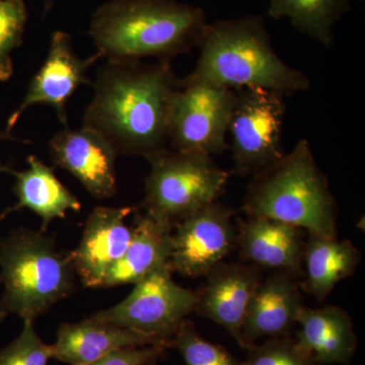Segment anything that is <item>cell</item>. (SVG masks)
<instances>
[{
  "instance_id": "30bf717a",
  "label": "cell",
  "mask_w": 365,
  "mask_h": 365,
  "mask_svg": "<svg viewBox=\"0 0 365 365\" xmlns=\"http://www.w3.org/2000/svg\"><path fill=\"white\" fill-rule=\"evenodd\" d=\"M234 212L216 201L175 223L168 266L197 278L223 262L235 244Z\"/></svg>"
},
{
  "instance_id": "4316f807",
  "label": "cell",
  "mask_w": 365,
  "mask_h": 365,
  "mask_svg": "<svg viewBox=\"0 0 365 365\" xmlns=\"http://www.w3.org/2000/svg\"><path fill=\"white\" fill-rule=\"evenodd\" d=\"M167 348L163 346H139L115 350L86 365H150L155 364Z\"/></svg>"
},
{
  "instance_id": "7c38bea8",
  "label": "cell",
  "mask_w": 365,
  "mask_h": 365,
  "mask_svg": "<svg viewBox=\"0 0 365 365\" xmlns=\"http://www.w3.org/2000/svg\"><path fill=\"white\" fill-rule=\"evenodd\" d=\"M48 148L53 163L73 175L91 196L107 199L116 194L118 153L102 134L85 126L66 127Z\"/></svg>"
},
{
  "instance_id": "5b68a950",
  "label": "cell",
  "mask_w": 365,
  "mask_h": 365,
  "mask_svg": "<svg viewBox=\"0 0 365 365\" xmlns=\"http://www.w3.org/2000/svg\"><path fill=\"white\" fill-rule=\"evenodd\" d=\"M0 312L35 321L74 290L71 257L45 232L14 230L0 242Z\"/></svg>"
},
{
  "instance_id": "6da1fadb",
  "label": "cell",
  "mask_w": 365,
  "mask_h": 365,
  "mask_svg": "<svg viewBox=\"0 0 365 365\" xmlns=\"http://www.w3.org/2000/svg\"><path fill=\"white\" fill-rule=\"evenodd\" d=\"M181 83L170 61H112L98 69L83 126L102 134L118 155L146 158L167 148L173 93Z\"/></svg>"
},
{
  "instance_id": "9c48e42d",
  "label": "cell",
  "mask_w": 365,
  "mask_h": 365,
  "mask_svg": "<svg viewBox=\"0 0 365 365\" xmlns=\"http://www.w3.org/2000/svg\"><path fill=\"white\" fill-rule=\"evenodd\" d=\"M284 96L263 88L235 91L228 133L235 174H257L284 157Z\"/></svg>"
},
{
  "instance_id": "f546056e",
  "label": "cell",
  "mask_w": 365,
  "mask_h": 365,
  "mask_svg": "<svg viewBox=\"0 0 365 365\" xmlns=\"http://www.w3.org/2000/svg\"><path fill=\"white\" fill-rule=\"evenodd\" d=\"M6 314H4V313H1V312H0V324L2 323V321H4V318H6Z\"/></svg>"
},
{
  "instance_id": "2e32d148",
  "label": "cell",
  "mask_w": 365,
  "mask_h": 365,
  "mask_svg": "<svg viewBox=\"0 0 365 365\" xmlns=\"http://www.w3.org/2000/svg\"><path fill=\"white\" fill-rule=\"evenodd\" d=\"M302 307L297 276L272 272L263 278L250 302L242 331V348L261 338L287 337Z\"/></svg>"
},
{
  "instance_id": "ba28073f",
  "label": "cell",
  "mask_w": 365,
  "mask_h": 365,
  "mask_svg": "<svg viewBox=\"0 0 365 365\" xmlns=\"http://www.w3.org/2000/svg\"><path fill=\"white\" fill-rule=\"evenodd\" d=\"M172 273L168 264H163L135 283L126 299L91 317L143 334L169 348L173 335L193 313L197 302L196 292L175 282Z\"/></svg>"
},
{
  "instance_id": "3957f363",
  "label": "cell",
  "mask_w": 365,
  "mask_h": 365,
  "mask_svg": "<svg viewBox=\"0 0 365 365\" xmlns=\"http://www.w3.org/2000/svg\"><path fill=\"white\" fill-rule=\"evenodd\" d=\"M195 68L187 78L230 90L263 88L288 97L311 88V79L274 51L261 16L217 21L206 28Z\"/></svg>"
},
{
  "instance_id": "ac0fdd59",
  "label": "cell",
  "mask_w": 365,
  "mask_h": 365,
  "mask_svg": "<svg viewBox=\"0 0 365 365\" xmlns=\"http://www.w3.org/2000/svg\"><path fill=\"white\" fill-rule=\"evenodd\" d=\"M297 342L321 365L347 364L354 355L357 341L352 319L339 307L312 309L302 306L297 317Z\"/></svg>"
},
{
  "instance_id": "4fadbf2b",
  "label": "cell",
  "mask_w": 365,
  "mask_h": 365,
  "mask_svg": "<svg viewBox=\"0 0 365 365\" xmlns=\"http://www.w3.org/2000/svg\"><path fill=\"white\" fill-rule=\"evenodd\" d=\"M131 207L98 206L88 215L78 246L69 253L74 272L88 288H100L108 271L122 258L133 227L126 222Z\"/></svg>"
},
{
  "instance_id": "484cf974",
  "label": "cell",
  "mask_w": 365,
  "mask_h": 365,
  "mask_svg": "<svg viewBox=\"0 0 365 365\" xmlns=\"http://www.w3.org/2000/svg\"><path fill=\"white\" fill-rule=\"evenodd\" d=\"M51 359V347L41 340L31 319H24L20 336L0 349V365H47Z\"/></svg>"
},
{
  "instance_id": "5bb4252c",
  "label": "cell",
  "mask_w": 365,
  "mask_h": 365,
  "mask_svg": "<svg viewBox=\"0 0 365 365\" xmlns=\"http://www.w3.org/2000/svg\"><path fill=\"white\" fill-rule=\"evenodd\" d=\"M205 276V284L196 292L194 313L223 327L242 347V326L263 270L245 262H222Z\"/></svg>"
},
{
  "instance_id": "52a82bcc",
  "label": "cell",
  "mask_w": 365,
  "mask_h": 365,
  "mask_svg": "<svg viewBox=\"0 0 365 365\" xmlns=\"http://www.w3.org/2000/svg\"><path fill=\"white\" fill-rule=\"evenodd\" d=\"M235 91L185 78L170 97L168 141L172 150L212 157L228 148Z\"/></svg>"
},
{
  "instance_id": "f1b7e54d",
  "label": "cell",
  "mask_w": 365,
  "mask_h": 365,
  "mask_svg": "<svg viewBox=\"0 0 365 365\" xmlns=\"http://www.w3.org/2000/svg\"><path fill=\"white\" fill-rule=\"evenodd\" d=\"M52 6V0H47V2H46V11H48V9H50V7Z\"/></svg>"
},
{
  "instance_id": "cb8c5ba5",
  "label": "cell",
  "mask_w": 365,
  "mask_h": 365,
  "mask_svg": "<svg viewBox=\"0 0 365 365\" xmlns=\"http://www.w3.org/2000/svg\"><path fill=\"white\" fill-rule=\"evenodd\" d=\"M26 20L24 0H0V81L13 76L11 52L23 43Z\"/></svg>"
},
{
  "instance_id": "8fae6325",
  "label": "cell",
  "mask_w": 365,
  "mask_h": 365,
  "mask_svg": "<svg viewBox=\"0 0 365 365\" xmlns=\"http://www.w3.org/2000/svg\"><path fill=\"white\" fill-rule=\"evenodd\" d=\"M100 58L98 53L81 58L74 52L69 34L62 31L53 33L47 57L31 79L23 102L7 119L6 131L11 132L24 112L37 105L53 108L60 123L67 127V103L79 86L91 83L86 73Z\"/></svg>"
},
{
  "instance_id": "7a4b0ae2",
  "label": "cell",
  "mask_w": 365,
  "mask_h": 365,
  "mask_svg": "<svg viewBox=\"0 0 365 365\" xmlns=\"http://www.w3.org/2000/svg\"><path fill=\"white\" fill-rule=\"evenodd\" d=\"M207 26L202 9L176 0H114L93 14L90 34L101 58L172 62L199 47Z\"/></svg>"
},
{
  "instance_id": "83f0119b",
  "label": "cell",
  "mask_w": 365,
  "mask_h": 365,
  "mask_svg": "<svg viewBox=\"0 0 365 365\" xmlns=\"http://www.w3.org/2000/svg\"><path fill=\"white\" fill-rule=\"evenodd\" d=\"M0 140H16L18 141V138L11 135V132L4 131L0 132Z\"/></svg>"
},
{
  "instance_id": "d4e9b609",
  "label": "cell",
  "mask_w": 365,
  "mask_h": 365,
  "mask_svg": "<svg viewBox=\"0 0 365 365\" xmlns=\"http://www.w3.org/2000/svg\"><path fill=\"white\" fill-rule=\"evenodd\" d=\"M246 350L248 356L242 365H316L311 354L288 336L255 343Z\"/></svg>"
},
{
  "instance_id": "277c9868",
  "label": "cell",
  "mask_w": 365,
  "mask_h": 365,
  "mask_svg": "<svg viewBox=\"0 0 365 365\" xmlns=\"http://www.w3.org/2000/svg\"><path fill=\"white\" fill-rule=\"evenodd\" d=\"M244 210L249 217L272 218L307 235L337 237V203L307 139L253 175Z\"/></svg>"
},
{
  "instance_id": "ffe728a7",
  "label": "cell",
  "mask_w": 365,
  "mask_h": 365,
  "mask_svg": "<svg viewBox=\"0 0 365 365\" xmlns=\"http://www.w3.org/2000/svg\"><path fill=\"white\" fill-rule=\"evenodd\" d=\"M28 169L16 172L0 165V170L16 178L14 191L18 202L4 211L0 220L9 213L26 208L36 213L41 220V230L45 232L48 225L57 218H66L69 210L78 212L81 203L68 189L59 181L54 170L35 155L28 158Z\"/></svg>"
},
{
  "instance_id": "9a60e30c",
  "label": "cell",
  "mask_w": 365,
  "mask_h": 365,
  "mask_svg": "<svg viewBox=\"0 0 365 365\" xmlns=\"http://www.w3.org/2000/svg\"><path fill=\"white\" fill-rule=\"evenodd\" d=\"M302 228L268 217L237 220L235 244L245 263L299 277L302 274L304 235Z\"/></svg>"
},
{
  "instance_id": "4dcf8cb0",
  "label": "cell",
  "mask_w": 365,
  "mask_h": 365,
  "mask_svg": "<svg viewBox=\"0 0 365 365\" xmlns=\"http://www.w3.org/2000/svg\"><path fill=\"white\" fill-rule=\"evenodd\" d=\"M150 365H155V364H150Z\"/></svg>"
},
{
  "instance_id": "7402d4cb",
  "label": "cell",
  "mask_w": 365,
  "mask_h": 365,
  "mask_svg": "<svg viewBox=\"0 0 365 365\" xmlns=\"http://www.w3.org/2000/svg\"><path fill=\"white\" fill-rule=\"evenodd\" d=\"M268 16L275 20L288 19L299 32L324 47L333 44V26L351 0H268Z\"/></svg>"
},
{
  "instance_id": "44dd1931",
  "label": "cell",
  "mask_w": 365,
  "mask_h": 365,
  "mask_svg": "<svg viewBox=\"0 0 365 365\" xmlns=\"http://www.w3.org/2000/svg\"><path fill=\"white\" fill-rule=\"evenodd\" d=\"M361 262L359 250L348 240L309 235L302 258L304 280L300 288L324 302L341 281L355 273Z\"/></svg>"
},
{
  "instance_id": "e0dca14e",
  "label": "cell",
  "mask_w": 365,
  "mask_h": 365,
  "mask_svg": "<svg viewBox=\"0 0 365 365\" xmlns=\"http://www.w3.org/2000/svg\"><path fill=\"white\" fill-rule=\"evenodd\" d=\"M139 346H163L153 338L90 317L62 324L51 347L52 359L71 365L93 364L115 350ZM167 348V347H165Z\"/></svg>"
},
{
  "instance_id": "8992f818",
  "label": "cell",
  "mask_w": 365,
  "mask_h": 365,
  "mask_svg": "<svg viewBox=\"0 0 365 365\" xmlns=\"http://www.w3.org/2000/svg\"><path fill=\"white\" fill-rule=\"evenodd\" d=\"M145 158L150 170L144 212L173 225L216 202L230 178L212 157L202 153L165 148Z\"/></svg>"
},
{
  "instance_id": "603a6c76",
  "label": "cell",
  "mask_w": 365,
  "mask_h": 365,
  "mask_svg": "<svg viewBox=\"0 0 365 365\" xmlns=\"http://www.w3.org/2000/svg\"><path fill=\"white\" fill-rule=\"evenodd\" d=\"M170 347L179 350L186 365H242L222 346L204 339L187 319L173 335Z\"/></svg>"
},
{
  "instance_id": "d6986e66",
  "label": "cell",
  "mask_w": 365,
  "mask_h": 365,
  "mask_svg": "<svg viewBox=\"0 0 365 365\" xmlns=\"http://www.w3.org/2000/svg\"><path fill=\"white\" fill-rule=\"evenodd\" d=\"M128 248L113 266L100 288L135 284L163 264H168L174 225L148 213H137Z\"/></svg>"
}]
</instances>
